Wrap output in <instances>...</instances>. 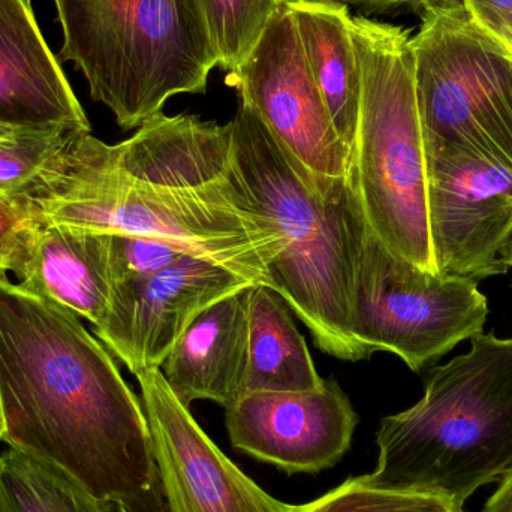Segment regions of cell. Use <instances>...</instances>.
Wrapping results in <instances>:
<instances>
[{
	"instance_id": "1",
	"label": "cell",
	"mask_w": 512,
	"mask_h": 512,
	"mask_svg": "<svg viewBox=\"0 0 512 512\" xmlns=\"http://www.w3.org/2000/svg\"><path fill=\"white\" fill-rule=\"evenodd\" d=\"M0 441L126 512H170L143 403L68 307L0 276Z\"/></svg>"
},
{
	"instance_id": "2",
	"label": "cell",
	"mask_w": 512,
	"mask_h": 512,
	"mask_svg": "<svg viewBox=\"0 0 512 512\" xmlns=\"http://www.w3.org/2000/svg\"><path fill=\"white\" fill-rule=\"evenodd\" d=\"M231 122L237 173L280 239L265 286L309 328L322 352L367 360L355 334V288L367 222L354 174L316 182L245 102Z\"/></svg>"
},
{
	"instance_id": "3",
	"label": "cell",
	"mask_w": 512,
	"mask_h": 512,
	"mask_svg": "<svg viewBox=\"0 0 512 512\" xmlns=\"http://www.w3.org/2000/svg\"><path fill=\"white\" fill-rule=\"evenodd\" d=\"M20 197L38 224L162 240L262 285L280 252L276 228L255 206L236 165L233 176L209 185L144 182L116 167L110 144L92 132L78 135Z\"/></svg>"
},
{
	"instance_id": "4",
	"label": "cell",
	"mask_w": 512,
	"mask_h": 512,
	"mask_svg": "<svg viewBox=\"0 0 512 512\" xmlns=\"http://www.w3.org/2000/svg\"><path fill=\"white\" fill-rule=\"evenodd\" d=\"M375 471L381 489L466 501L512 468V339L480 333L436 367L414 406L381 421Z\"/></svg>"
},
{
	"instance_id": "5",
	"label": "cell",
	"mask_w": 512,
	"mask_h": 512,
	"mask_svg": "<svg viewBox=\"0 0 512 512\" xmlns=\"http://www.w3.org/2000/svg\"><path fill=\"white\" fill-rule=\"evenodd\" d=\"M60 62H72L123 131L204 95L218 54L198 0H53Z\"/></svg>"
},
{
	"instance_id": "6",
	"label": "cell",
	"mask_w": 512,
	"mask_h": 512,
	"mask_svg": "<svg viewBox=\"0 0 512 512\" xmlns=\"http://www.w3.org/2000/svg\"><path fill=\"white\" fill-rule=\"evenodd\" d=\"M351 30L360 68L352 174L367 225L391 254L438 274L411 30L366 15H352Z\"/></svg>"
},
{
	"instance_id": "7",
	"label": "cell",
	"mask_w": 512,
	"mask_h": 512,
	"mask_svg": "<svg viewBox=\"0 0 512 512\" xmlns=\"http://www.w3.org/2000/svg\"><path fill=\"white\" fill-rule=\"evenodd\" d=\"M411 36L424 134L512 170V80L462 0H421Z\"/></svg>"
},
{
	"instance_id": "8",
	"label": "cell",
	"mask_w": 512,
	"mask_h": 512,
	"mask_svg": "<svg viewBox=\"0 0 512 512\" xmlns=\"http://www.w3.org/2000/svg\"><path fill=\"white\" fill-rule=\"evenodd\" d=\"M487 298L472 279L441 276L391 254L367 225L355 288V334L367 354L391 352L414 372L483 333Z\"/></svg>"
},
{
	"instance_id": "9",
	"label": "cell",
	"mask_w": 512,
	"mask_h": 512,
	"mask_svg": "<svg viewBox=\"0 0 512 512\" xmlns=\"http://www.w3.org/2000/svg\"><path fill=\"white\" fill-rule=\"evenodd\" d=\"M427 216L436 270L477 280L508 270L512 170L472 147L426 135Z\"/></svg>"
},
{
	"instance_id": "10",
	"label": "cell",
	"mask_w": 512,
	"mask_h": 512,
	"mask_svg": "<svg viewBox=\"0 0 512 512\" xmlns=\"http://www.w3.org/2000/svg\"><path fill=\"white\" fill-rule=\"evenodd\" d=\"M288 2L227 83L316 182H339L351 176L352 152L334 129L310 74Z\"/></svg>"
},
{
	"instance_id": "11",
	"label": "cell",
	"mask_w": 512,
	"mask_h": 512,
	"mask_svg": "<svg viewBox=\"0 0 512 512\" xmlns=\"http://www.w3.org/2000/svg\"><path fill=\"white\" fill-rule=\"evenodd\" d=\"M254 285L259 283L218 262L186 255L152 276L116 283L95 334L134 375L161 369L201 312Z\"/></svg>"
},
{
	"instance_id": "12",
	"label": "cell",
	"mask_w": 512,
	"mask_h": 512,
	"mask_svg": "<svg viewBox=\"0 0 512 512\" xmlns=\"http://www.w3.org/2000/svg\"><path fill=\"white\" fill-rule=\"evenodd\" d=\"M170 512H298L243 474L203 432L161 369L137 373Z\"/></svg>"
},
{
	"instance_id": "13",
	"label": "cell",
	"mask_w": 512,
	"mask_h": 512,
	"mask_svg": "<svg viewBox=\"0 0 512 512\" xmlns=\"http://www.w3.org/2000/svg\"><path fill=\"white\" fill-rule=\"evenodd\" d=\"M231 444L286 475L334 468L351 448L358 415L334 379L288 393H246L225 409Z\"/></svg>"
},
{
	"instance_id": "14",
	"label": "cell",
	"mask_w": 512,
	"mask_h": 512,
	"mask_svg": "<svg viewBox=\"0 0 512 512\" xmlns=\"http://www.w3.org/2000/svg\"><path fill=\"white\" fill-rule=\"evenodd\" d=\"M0 123L92 131L62 62L39 29L32 0H0Z\"/></svg>"
},
{
	"instance_id": "15",
	"label": "cell",
	"mask_w": 512,
	"mask_h": 512,
	"mask_svg": "<svg viewBox=\"0 0 512 512\" xmlns=\"http://www.w3.org/2000/svg\"><path fill=\"white\" fill-rule=\"evenodd\" d=\"M9 271L17 285L99 324L113 297L110 236L36 224L21 240Z\"/></svg>"
},
{
	"instance_id": "16",
	"label": "cell",
	"mask_w": 512,
	"mask_h": 512,
	"mask_svg": "<svg viewBox=\"0 0 512 512\" xmlns=\"http://www.w3.org/2000/svg\"><path fill=\"white\" fill-rule=\"evenodd\" d=\"M254 286L207 307L165 358L162 373L177 399L188 408L195 400H212L227 409L242 396Z\"/></svg>"
},
{
	"instance_id": "17",
	"label": "cell",
	"mask_w": 512,
	"mask_h": 512,
	"mask_svg": "<svg viewBox=\"0 0 512 512\" xmlns=\"http://www.w3.org/2000/svg\"><path fill=\"white\" fill-rule=\"evenodd\" d=\"M310 74L331 122L354 152L360 110V68L352 41L348 3L339 0H289Z\"/></svg>"
},
{
	"instance_id": "18",
	"label": "cell",
	"mask_w": 512,
	"mask_h": 512,
	"mask_svg": "<svg viewBox=\"0 0 512 512\" xmlns=\"http://www.w3.org/2000/svg\"><path fill=\"white\" fill-rule=\"evenodd\" d=\"M289 310L268 286L259 283L252 288L243 394L307 391L324 382Z\"/></svg>"
},
{
	"instance_id": "19",
	"label": "cell",
	"mask_w": 512,
	"mask_h": 512,
	"mask_svg": "<svg viewBox=\"0 0 512 512\" xmlns=\"http://www.w3.org/2000/svg\"><path fill=\"white\" fill-rule=\"evenodd\" d=\"M62 469L23 451L0 454V512H113Z\"/></svg>"
},
{
	"instance_id": "20",
	"label": "cell",
	"mask_w": 512,
	"mask_h": 512,
	"mask_svg": "<svg viewBox=\"0 0 512 512\" xmlns=\"http://www.w3.org/2000/svg\"><path fill=\"white\" fill-rule=\"evenodd\" d=\"M218 66L231 74L248 60L271 18L288 0H198Z\"/></svg>"
},
{
	"instance_id": "21",
	"label": "cell",
	"mask_w": 512,
	"mask_h": 512,
	"mask_svg": "<svg viewBox=\"0 0 512 512\" xmlns=\"http://www.w3.org/2000/svg\"><path fill=\"white\" fill-rule=\"evenodd\" d=\"M298 512H466L448 499L432 493L381 489L361 477H349Z\"/></svg>"
},
{
	"instance_id": "22",
	"label": "cell",
	"mask_w": 512,
	"mask_h": 512,
	"mask_svg": "<svg viewBox=\"0 0 512 512\" xmlns=\"http://www.w3.org/2000/svg\"><path fill=\"white\" fill-rule=\"evenodd\" d=\"M80 134L72 129H33L14 144L0 146V194H26Z\"/></svg>"
},
{
	"instance_id": "23",
	"label": "cell",
	"mask_w": 512,
	"mask_h": 512,
	"mask_svg": "<svg viewBox=\"0 0 512 512\" xmlns=\"http://www.w3.org/2000/svg\"><path fill=\"white\" fill-rule=\"evenodd\" d=\"M108 236L114 285L123 280L152 276L189 255L179 246L162 240L111 234Z\"/></svg>"
},
{
	"instance_id": "24",
	"label": "cell",
	"mask_w": 512,
	"mask_h": 512,
	"mask_svg": "<svg viewBox=\"0 0 512 512\" xmlns=\"http://www.w3.org/2000/svg\"><path fill=\"white\" fill-rule=\"evenodd\" d=\"M36 224L24 198L0 194V276L8 273L21 240Z\"/></svg>"
},
{
	"instance_id": "25",
	"label": "cell",
	"mask_w": 512,
	"mask_h": 512,
	"mask_svg": "<svg viewBox=\"0 0 512 512\" xmlns=\"http://www.w3.org/2000/svg\"><path fill=\"white\" fill-rule=\"evenodd\" d=\"M471 15L477 21L480 29L483 30L484 35L489 39L490 44L493 45V48L498 51L499 56L504 60L512 80V26L505 23H490V21L472 14V12Z\"/></svg>"
},
{
	"instance_id": "26",
	"label": "cell",
	"mask_w": 512,
	"mask_h": 512,
	"mask_svg": "<svg viewBox=\"0 0 512 512\" xmlns=\"http://www.w3.org/2000/svg\"><path fill=\"white\" fill-rule=\"evenodd\" d=\"M463 5L490 23L510 24L512 21V0H462Z\"/></svg>"
},
{
	"instance_id": "27",
	"label": "cell",
	"mask_w": 512,
	"mask_h": 512,
	"mask_svg": "<svg viewBox=\"0 0 512 512\" xmlns=\"http://www.w3.org/2000/svg\"><path fill=\"white\" fill-rule=\"evenodd\" d=\"M483 512H512V468L499 480V487L484 505Z\"/></svg>"
},
{
	"instance_id": "28",
	"label": "cell",
	"mask_w": 512,
	"mask_h": 512,
	"mask_svg": "<svg viewBox=\"0 0 512 512\" xmlns=\"http://www.w3.org/2000/svg\"><path fill=\"white\" fill-rule=\"evenodd\" d=\"M339 2L352 3L367 12H387L400 6L414 8L421 0H339Z\"/></svg>"
},
{
	"instance_id": "29",
	"label": "cell",
	"mask_w": 512,
	"mask_h": 512,
	"mask_svg": "<svg viewBox=\"0 0 512 512\" xmlns=\"http://www.w3.org/2000/svg\"><path fill=\"white\" fill-rule=\"evenodd\" d=\"M33 131V129H18L12 128V126L2 125L0 123V146H8V144H14L15 141L23 135L24 132Z\"/></svg>"
},
{
	"instance_id": "30",
	"label": "cell",
	"mask_w": 512,
	"mask_h": 512,
	"mask_svg": "<svg viewBox=\"0 0 512 512\" xmlns=\"http://www.w3.org/2000/svg\"><path fill=\"white\" fill-rule=\"evenodd\" d=\"M499 259L505 267L512 268V228L507 240L502 245L501 252H499Z\"/></svg>"
},
{
	"instance_id": "31",
	"label": "cell",
	"mask_w": 512,
	"mask_h": 512,
	"mask_svg": "<svg viewBox=\"0 0 512 512\" xmlns=\"http://www.w3.org/2000/svg\"><path fill=\"white\" fill-rule=\"evenodd\" d=\"M114 508H116V512H126L123 508L116 507V505H114Z\"/></svg>"
},
{
	"instance_id": "32",
	"label": "cell",
	"mask_w": 512,
	"mask_h": 512,
	"mask_svg": "<svg viewBox=\"0 0 512 512\" xmlns=\"http://www.w3.org/2000/svg\"><path fill=\"white\" fill-rule=\"evenodd\" d=\"M0 433H2V418H0Z\"/></svg>"
},
{
	"instance_id": "33",
	"label": "cell",
	"mask_w": 512,
	"mask_h": 512,
	"mask_svg": "<svg viewBox=\"0 0 512 512\" xmlns=\"http://www.w3.org/2000/svg\"><path fill=\"white\" fill-rule=\"evenodd\" d=\"M510 26H512V21H511V23H510Z\"/></svg>"
}]
</instances>
